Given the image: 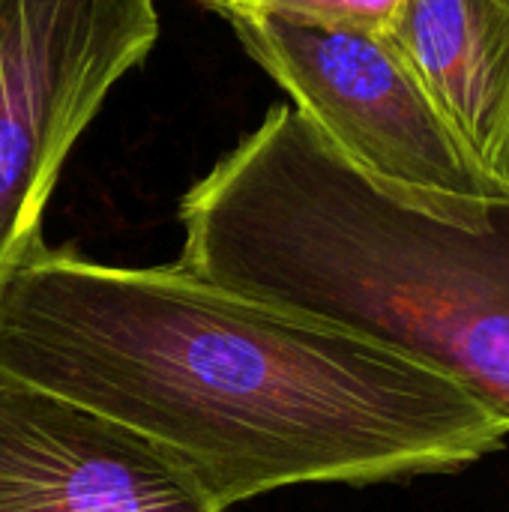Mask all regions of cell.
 <instances>
[{"instance_id": "6da1fadb", "label": "cell", "mask_w": 509, "mask_h": 512, "mask_svg": "<svg viewBox=\"0 0 509 512\" xmlns=\"http://www.w3.org/2000/svg\"><path fill=\"white\" fill-rule=\"evenodd\" d=\"M0 369L147 438L219 512L300 483L456 474L509 438V417L417 357L177 264L45 243L0 291Z\"/></svg>"}, {"instance_id": "7a4b0ae2", "label": "cell", "mask_w": 509, "mask_h": 512, "mask_svg": "<svg viewBox=\"0 0 509 512\" xmlns=\"http://www.w3.org/2000/svg\"><path fill=\"white\" fill-rule=\"evenodd\" d=\"M177 267L417 357L509 417V201L444 222L276 102L180 201Z\"/></svg>"}, {"instance_id": "3957f363", "label": "cell", "mask_w": 509, "mask_h": 512, "mask_svg": "<svg viewBox=\"0 0 509 512\" xmlns=\"http://www.w3.org/2000/svg\"><path fill=\"white\" fill-rule=\"evenodd\" d=\"M231 27L321 135L408 204L483 231L509 201V186L477 165L387 30L291 21Z\"/></svg>"}, {"instance_id": "277c9868", "label": "cell", "mask_w": 509, "mask_h": 512, "mask_svg": "<svg viewBox=\"0 0 509 512\" xmlns=\"http://www.w3.org/2000/svg\"><path fill=\"white\" fill-rule=\"evenodd\" d=\"M156 39L153 0H0V291L42 246L66 156Z\"/></svg>"}, {"instance_id": "5b68a950", "label": "cell", "mask_w": 509, "mask_h": 512, "mask_svg": "<svg viewBox=\"0 0 509 512\" xmlns=\"http://www.w3.org/2000/svg\"><path fill=\"white\" fill-rule=\"evenodd\" d=\"M0 512H219L156 444L0 369Z\"/></svg>"}, {"instance_id": "8992f818", "label": "cell", "mask_w": 509, "mask_h": 512, "mask_svg": "<svg viewBox=\"0 0 509 512\" xmlns=\"http://www.w3.org/2000/svg\"><path fill=\"white\" fill-rule=\"evenodd\" d=\"M387 33L477 165L509 186V0H405Z\"/></svg>"}, {"instance_id": "52a82bcc", "label": "cell", "mask_w": 509, "mask_h": 512, "mask_svg": "<svg viewBox=\"0 0 509 512\" xmlns=\"http://www.w3.org/2000/svg\"><path fill=\"white\" fill-rule=\"evenodd\" d=\"M204 9L237 21H291L321 27L390 30L405 0H195Z\"/></svg>"}]
</instances>
